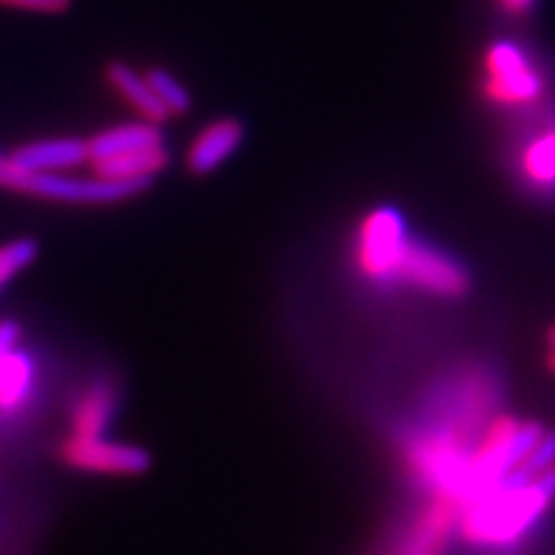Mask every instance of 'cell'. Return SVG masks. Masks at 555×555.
I'll use <instances>...</instances> for the list:
<instances>
[{"instance_id":"8","label":"cell","mask_w":555,"mask_h":555,"mask_svg":"<svg viewBox=\"0 0 555 555\" xmlns=\"http://www.w3.org/2000/svg\"><path fill=\"white\" fill-rule=\"evenodd\" d=\"M245 139V124L234 116L214 119L193 137L189 152H185V168L191 176H208L227 163L240 150Z\"/></svg>"},{"instance_id":"20","label":"cell","mask_w":555,"mask_h":555,"mask_svg":"<svg viewBox=\"0 0 555 555\" xmlns=\"http://www.w3.org/2000/svg\"><path fill=\"white\" fill-rule=\"evenodd\" d=\"M547 343H551V350H555V327L547 332Z\"/></svg>"},{"instance_id":"18","label":"cell","mask_w":555,"mask_h":555,"mask_svg":"<svg viewBox=\"0 0 555 555\" xmlns=\"http://www.w3.org/2000/svg\"><path fill=\"white\" fill-rule=\"evenodd\" d=\"M21 343V327L13 319H3L0 322V365H3V360L11 356L13 350H16Z\"/></svg>"},{"instance_id":"16","label":"cell","mask_w":555,"mask_h":555,"mask_svg":"<svg viewBox=\"0 0 555 555\" xmlns=\"http://www.w3.org/2000/svg\"><path fill=\"white\" fill-rule=\"evenodd\" d=\"M39 245L31 237H18L0 245V291H3L18 273L37 260Z\"/></svg>"},{"instance_id":"2","label":"cell","mask_w":555,"mask_h":555,"mask_svg":"<svg viewBox=\"0 0 555 555\" xmlns=\"http://www.w3.org/2000/svg\"><path fill=\"white\" fill-rule=\"evenodd\" d=\"M0 189L52 204L103 206L137 198L152 189V180H106V178H65L60 172H31L0 155Z\"/></svg>"},{"instance_id":"6","label":"cell","mask_w":555,"mask_h":555,"mask_svg":"<svg viewBox=\"0 0 555 555\" xmlns=\"http://www.w3.org/2000/svg\"><path fill=\"white\" fill-rule=\"evenodd\" d=\"M409 240L404 217L391 206H380L363 219L356 240V268L367 281L386 286L393 260L399 258L401 247Z\"/></svg>"},{"instance_id":"13","label":"cell","mask_w":555,"mask_h":555,"mask_svg":"<svg viewBox=\"0 0 555 555\" xmlns=\"http://www.w3.org/2000/svg\"><path fill=\"white\" fill-rule=\"evenodd\" d=\"M170 152L165 144L147 150L124 152V155L101 159V163L90 165L95 178L106 180H155L163 170H168Z\"/></svg>"},{"instance_id":"14","label":"cell","mask_w":555,"mask_h":555,"mask_svg":"<svg viewBox=\"0 0 555 555\" xmlns=\"http://www.w3.org/2000/svg\"><path fill=\"white\" fill-rule=\"evenodd\" d=\"M37 365L24 350H13L0 365V414H16L34 393Z\"/></svg>"},{"instance_id":"12","label":"cell","mask_w":555,"mask_h":555,"mask_svg":"<svg viewBox=\"0 0 555 555\" xmlns=\"http://www.w3.org/2000/svg\"><path fill=\"white\" fill-rule=\"evenodd\" d=\"M165 144V131L159 124L152 121H137V124H121V127L103 129L99 134L88 139V165L101 163V159L124 155V152L147 150Z\"/></svg>"},{"instance_id":"21","label":"cell","mask_w":555,"mask_h":555,"mask_svg":"<svg viewBox=\"0 0 555 555\" xmlns=\"http://www.w3.org/2000/svg\"><path fill=\"white\" fill-rule=\"evenodd\" d=\"M547 365H551V371L555 373V350H551V358H547Z\"/></svg>"},{"instance_id":"4","label":"cell","mask_w":555,"mask_h":555,"mask_svg":"<svg viewBox=\"0 0 555 555\" xmlns=\"http://www.w3.org/2000/svg\"><path fill=\"white\" fill-rule=\"evenodd\" d=\"M543 78L532 60L512 41H496L483 57V93L496 106H530L543 95Z\"/></svg>"},{"instance_id":"15","label":"cell","mask_w":555,"mask_h":555,"mask_svg":"<svg viewBox=\"0 0 555 555\" xmlns=\"http://www.w3.org/2000/svg\"><path fill=\"white\" fill-rule=\"evenodd\" d=\"M144 80L150 82L155 99L163 103L165 108H168L170 119L189 114L193 106V99H191L189 88H185L183 82L176 78V75L168 73L165 67H150L147 73H144Z\"/></svg>"},{"instance_id":"1","label":"cell","mask_w":555,"mask_h":555,"mask_svg":"<svg viewBox=\"0 0 555 555\" xmlns=\"http://www.w3.org/2000/svg\"><path fill=\"white\" fill-rule=\"evenodd\" d=\"M555 499V466L538 476L512 474L502 483L470 499L461 517V532L468 543L504 547L530 532L535 519Z\"/></svg>"},{"instance_id":"7","label":"cell","mask_w":555,"mask_h":555,"mask_svg":"<svg viewBox=\"0 0 555 555\" xmlns=\"http://www.w3.org/2000/svg\"><path fill=\"white\" fill-rule=\"evenodd\" d=\"M517 180L540 196H555V119L535 124L515 152Z\"/></svg>"},{"instance_id":"9","label":"cell","mask_w":555,"mask_h":555,"mask_svg":"<svg viewBox=\"0 0 555 555\" xmlns=\"http://www.w3.org/2000/svg\"><path fill=\"white\" fill-rule=\"evenodd\" d=\"M9 159L18 168L31 172H60L88 165V139L82 137H50L34 139L16 147Z\"/></svg>"},{"instance_id":"11","label":"cell","mask_w":555,"mask_h":555,"mask_svg":"<svg viewBox=\"0 0 555 555\" xmlns=\"http://www.w3.org/2000/svg\"><path fill=\"white\" fill-rule=\"evenodd\" d=\"M103 78H106L108 86L114 88L144 121L159 124V127L170 121L168 108L155 99V93H152L150 82L144 80V75L137 73V69L127 65L124 60L106 62V65H103Z\"/></svg>"},{"instance_id":"5","label":"cell","mask_w":555,"mask_h":555,"mask_svg":"<svg viewBox=\"0 0 555 555\" xmlns=\"http://www.w3.org/2000/svg\"><path fill=\"white\" fill-rule=\"evenodd\" d=\"M57 457L67 468L80 470V474L95 476H121L134 478L147 474L152 457L144 448L129 446V442H116L108 437H80L67 435L60 442Z\"/></svg>"},{"instance_id":"3","label":"cell","mask_w":555,"mask_h":555,"mask_svg":"<svg viewBox=\"0 0 555 555\" xmlns=\"http://www.w3.org/2000/svg\"><path fill=\"white\" fill-rule=\"evenodd\" d=\"M388 283L391 286H409L437 298H461L468 294L470 278L461 262L450 258V255L409 237L401 247L397 262H393L391 273H388Z\"/></svg>"},{"instance_id":"19","label":"cell","mask_w":555,"mask_h":555,"mask_svg":"<svg viewBox=\"0 0 555 555\" xmlns=\"http://www.w3.org/2000/svg\"><path fill=\"white\" fill-rule=\"evenodd\" d=\"M532 5H535V0H499V9L509 13V16H522Z\"/></svg>"},{"instance_id":"10","label":"cell","mask_w":555,"mask_h":555,"mask_svg":"<svg viewBox=\"0 0 555 555\" xmlns=\"http://www.w3.org/2000/svg\"><path fill=\"white\" fill-rule=\"evenodd\" d=\"M116 409H119V391L114 380L106 376L93 378L75 399L69 412V435L101 437L114 422Z\"/></svg>"},{"instance_id":"17","label":"cell","mask_w":555,"mask_h":555,"mask_svg":"<svg viewBox=\"0 0 555 555\" xmlns=\"http://www.w3.org/2000/svg\"><path fill=\"white\" fill-rule=\"evenodd\" d=\"M75 0H0L5 9L31 11V13H67Z\"/></svg>"}]
</instances>
